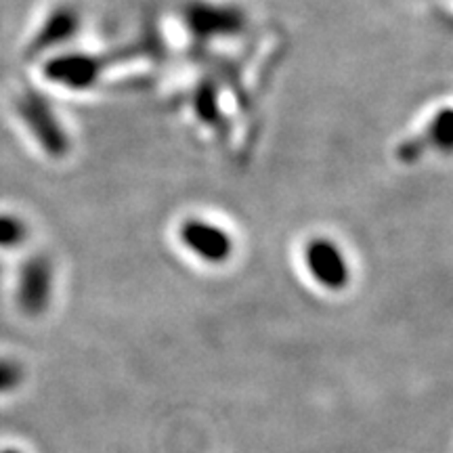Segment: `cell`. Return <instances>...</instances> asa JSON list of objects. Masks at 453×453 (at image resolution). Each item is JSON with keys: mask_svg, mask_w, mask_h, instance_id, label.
Returning a JSON list of instances; mask_svg holds the SVG:
<instances>
[{"mask_svg": "<svg viewBox=\"0 0 453 453\" xmlns=\"http://www.w3.org/2000/svg\"><path fill=\"white\" fill-rule=\"evenodd\" d=\"M17 111H19L21 120L26 122V127L30 128V133L44 147L49 156L64 157L67 154L70 141H67L64 128L57 122L55 111L50 110L42 95L26 93L24 97L17 101Z\"/></svg>", "mask_w": 453, "mask_h": 453, "instance_id": "6da1fadb", "label": "cell"}, {"mask_svg": "<svg viewBox=\"0 0 453 453\" xmlns=\"http://www.w3.org/2000/svg\"><path fill=\"white\" fill-rule=\"evenodd\" d=\"M304 263L311 277L326 290L340 292L349 286L350 269L336 242L327 237L311 240L304 248Z\"/></svg>", "mask_w": 453, "mask_h": 453, "instance_id": "7a4b0ae2", "label": "cell"}, {"mask_svg": "<svg viewBox=\"0 0 453 453\" xmlns=\"http://www.w3.org/2000/svg\"><path fill=\"white\" fill-rule=\"evenodd\" d=\"M179 237L183 246L203 263L220 265L234 254V240L223 226L202 219H189L179 226Z\"/></svg>", "mask_w": 453, "mask_h": 453, "instance_id": "3957f363", "label": "cell"}, {"mask_svg": "<svg viewBox=\"0 0 453 453\" xmlns=\"http://www.w3.org/2000/svg\"><path fill=\"white\" fill-rule=\"evenodd\" d=\"M53 294V265L47 257H32L21 267L17 281V304L26 315L36 317L47 311Z\"/></svg>", "mask_w": 453, "mask_h": 453, "instance_id": "277c9868", "label": "cell"}, {"mask_svg": "<svg viewBox=\"0 0 453 453\" xmlns=\"http://www.w3.org/2000/svg\"><path fill=\"white\" fill-rule=\"evenodd\" d=\"M101 64L99 59L88 55H59L50 59L44 67V76L49 81L59 84V87L82 90L93 87L95 81L99 78Z\"/></svg>", "mask_w": 453, "mask_h": 453, "instance_id": "5b68a950", "label": "cell"}, {"mask_svg": "<svg viewBox=\"0 0 453 453\" xmlns=\"http://www.w3.org/2000/svg\"><path fill=\"white\" fill-rule=\"evenodd\" d=\"M78 27H81V15H78L76 9L67 7H57L53 13L47 17L41 30H38L36 38H34L27 53L38 55L44 53V50L57 47V44H64L72 41L76 36Z\"/></svg>", "mask_w": 453, "mask_h": 453, "instance_id": "8992f818", "label": "cell"}, {"mask_svg": "<svg viewBox=\"0 0 453 453\" xmlns=\"http://www.w3.org/2000/svg\"><path fill=\"white\" fill-rule=\"evenodd\" d=\"M242 24V15L231 7L197 4L189 11V26L197 36H219L220 32H234Z\"/></svg>", "mask_w": 453, "mask_h": 453, "instance_id": "52a82bcc", "label": "cell"}, {"mask_svg": "<svg viewBox=\"0 0 453 453\" xmlns=\"http://www.w3.org/2000/svg\"><path fill=\"white\" fill-rule=\"evenodd\" d=\"M424 141H430V143L441 151L453 150V111L451 110H443L434 116V120L430 122Z\"/></svg>", "mask_w": 453, "mask_h": 453, "instance_id": "ba28073f", "label": "cell"}, {"mask_svg": "<svg viewBox=\"0 0 453 453\" xmlns=\"http://www.w3.org/2000/svg\"><path fill=\"white\" fill-rule=\"evenodd\" d=\"M27 240V225L19 217L9 212H0V248L11 250L19 248Z\"/></svg>", "mask_w": 453, "mask_h": 453, "instance_id": "9c48e42d", "label": "cell"}, {"mask_svg": "<svg viewBox=\"0 0 453 453\" xmlns=\"http://www.w3.org/2000/svg\"><path fill=\"white\" fill-rule=\"evenodd\" d=\"M24 382V367L13 359H0V395L17 390Z\"/></svg>", "mask_w": 453, "mask_h": 453, "instance_id": "30bf717a", "label": "cell"}, {"mask_svg": "<svg viewBox=\"0 0 453 453\" xmlns=\"http://www.w3.org/2000/svg\"><path fill=\"white\" fill-rule=\"evenodd\" d=\"M0 453H24V451H19V449H15V447H7V449H3Z\"/></svg>", "mask_w": 453, "mask_h": 453, "instance_id": "8fae6325", "label": "cell"}]
</instances>
